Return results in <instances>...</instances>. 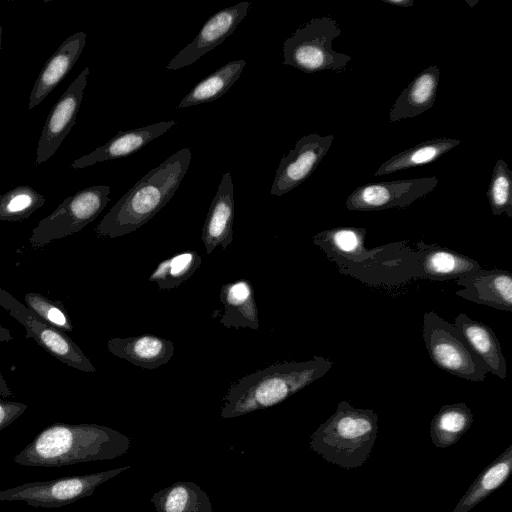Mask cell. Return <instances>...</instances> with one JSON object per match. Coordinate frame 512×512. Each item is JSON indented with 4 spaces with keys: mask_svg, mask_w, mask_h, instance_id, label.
I'll return each mask as SVG.
<instances>
[{
    "mask_svg": "<svg viewBox=\"0 0 512 512\" xmlns=\"http://www.w3.org/2000/svg\"><path fill=\"white\" fill-rule=\"evenodd\" d=\"M131 439L99 424L54 423L42 430L15 457L14 462L32 467H60L124 455Z\"/></svg>",
    "mask_w": 512,
    "mask_h": 512,
    "instance_id": "1",
    "label": "cell"
},
{
    "mask_svg": "<svg viewBox=\"0 0 512 512\" xmlns=\"http://www.w3.org/2000/svg\"><path fill=\"white\" fill-rule=\"evenodd\" d=\"M190 161V149L182 148L151 169L108 211L96 226V234L116 238L146 224L171 200Z\"/></svg>",
    "mask_w": 512,
    "mask_h": 512,
    "instance_id": "2",
    "label": "cell"
},
{
    "mask_svg": "<svg viewBox=\"0 0 512 512\" xmlns=\"http://www.w3.org/2000/svg\"><path fill=\"white\" fill-rule=\"evenodd\" d=\"M334 363L314 356L308 361L274 363L231 384L223 398L225 419L272 407L323 377Z\"/></svg>",
    "mask_w": 512,
    "mask_h": 512,
    "instance_id": "3",
    "label": "cell"
},
{
    "mask_svg": "<svg viewBox=\"0 0 512 512\" xmlns=\"http://www.w3.org/2000/svg\"><path fill=\"white\" fill-rule=\"evenodd\" d=\"M378 433V416L343 400L310 437V448L326 461L345 469L362 466Z\"/></svg>",
    "mask_w": 512,
    "mask_h": 512,
    "instance_id": "4",
    "label": "cell"
},
{
    "mask_svg": "<svg viewBox=\"0 0 512 512\" xmlns=\"http://www.w3.org/2000/svg\"><path fill=\"white\" fill-rule=\"evenodd\" d=\"M340 34L341 29L333 18L311 19L284 41L283 63L305 73L344 72L352 57L333 50L332 42Z\"/></svg>",
    "mask_w": 512,
    "mask_h": 512,
    "instance_id": "5",
    "label": "cell"
},
{
    "mask_svg": "<svg viewBox=\"0 0 512 512\" xmlns=\"http://www.w3.org/2000/svg\"><path fill=\"white\" fill-rule=\"evenodd\" d=\"M422 334L429 357L438 368L465 380H485L487 368L454 324L429 311L423 316Z\"/></svg>",
    "mask_w": 512,
    "mask_h": 512,
    "instance_id": "6",
    "label": "cell"
},
{
    "mask_svg": "<svg viewBox=\"0 0 512 512\" xmlns=\"http://www.w3.org/2000/svg\"><path fill=\"white\" fill-rule=\"evenodd\" d=\"M110 187L94 185L64 199L32 230L29 244L42 248L53 240L79 232L94 221L109 202Z\"/></svg>",
    "mask_w": 512,
    "mask_h": 512,
    "instance_id": "7",
    "label": "cell"
},
{
    "mask_svg": "<svg viewBox=\"0 0 512 512\" xmlns=\"http://www.w3.org/2000/svg\"><path fill=\"white\" fill-rule=\"evenodd\" d=\"M119 467L85 475L36 481L0 491V501H23L34 507L58 508L90 496L102 483L130 469Z\"/></svg>",
    "mask_w": 512,
    "mask_h": 512,
    "instance_id": "8",
    "label": "cell"
},
{
    "mask_svg": "<svg viewBox=\"0 0 512 512\" xmlns=\"http://www.w3.org/2000/svg\"><path fill=\"white\" fill-rule=\"evenodd\" d=\"M0 306L25 328V337L33 338L47 353L69 367L83 372L96 371L82 349L66 333L34 314L1 287Z\"/></svg>",
    "mask_w": 512,
    "mask_h": 512,
    "instance_id": "9",
    "label": "cell"
},
{
    "mask_svg": "<svg viewBox=\"0 0 512 512\" xmlns=\"http://www.w3.org/2000/svg\"><path fill=\"white\" fill-rule=\"evenodd\" d=\"M438 185L435 176L367 183L358 186L347 198L350 211H381L406 208L425 197Z\"/></svg>",
    "mask_w": 512,
    "mask_h": 512,
    "instance_id": "10",
    "label": "cell"
},
{
    "mask_svg": "<svg viewBox=\"0 0 512 512\" xmlns=\"http://www.w3.org/2000/svg\"><path fill=\"white\" fill-rule=\"evenodd\" d=\"M334 140V135L311 133L297 140L280 160L271 194L282 196L302 184L318 167Z\"/></svg>",
    "mask_w": 512,
    "mask_h": 512,
    "instance_id": "11",
    "label": "cell"
},
{
    "mask_svg": "<svg viewBox=\"0 0 512 512\" xmlns=\"http://www.w3.org/2000/svg\"><path fill=\"white\" fill-rule=\"evenodd\" d=\"M88 75L89 67H86L50 110L38 141L36 165L44 163L55 154L75 125Z\"/></svg>",
    "mask_w": 512,
    "mask_h": 512,
    "instance_id": "12",
    "label": "cell"
},
{
    "mask_svg": "<svg viewBox=\"0 0 512 512\" xmlns=\"http://www.w3.org/2000/svg\"><path fill=\"white\" fill-rule=\"evenodd\" d=\"M250 6V2L243 1L213 14L193 41L169 61L166 69L174 71L189 66L221 44L236 30L247 15Z\"/></svg>",
    "mask_w": 512,
    "mask_h": 512,
    "instance_id": "13",
    "label": "cell"
},
{
    "mask_svg": "<svg viewBox=\"0 0 512 512\" xmlns=\"http://www.w3.org/2000/svg\"><path fill=\"white\" fill-rule=\"evenodd\" d=\"M462 288L456 295L495 309L512 312V274L507 270L480 268L455 279Z\"/></svg>",
    "mask_w": 512,
    "mask_h": 512,
    "instance_id": "14",
    "label": "cell"
},
{
    "mask_svg": "<svg viewBox=\"0 0 512 512\" xmlns=\"http://www.w3.org/2000/svg\"><path fill=\"white\" fill-rule=\"evenodd\" d=\"M234 216V189L231 173L228 171L222 176L202 228L201 239L207 254L212 253L219 245L226 249L231 244Z\"/></svg>",
    "mask_w": 512,
    "mask_h": 512,
    "instance_id": "15",
    "label": "cell"
},
{
    "mask_svg": "<svg viewBox=\"0 0 512 512\" xmlns=\"http://www.w3.org/2000/svg\"><path fill=\"white\" fill-rule=\"evenodd\" d=\"M176 124L174 120L161 121L148 126L118 132L107 143L72 162L75 169L99 162L126 157L164 134Z\"/></svg>",
    "mask_w": 512,
    "mask_h": 512,
    "instance_id": "16",
    "label": "cell"
},
{
    "mask_svg": "<svg viewBox=\"0 0 512 512\" xmlns=\"http://www.w3.org/2000/svg\"><path fill=\"white\" fill-rule=\"evenodd\" d=\"M86 44V33L76 32L66 38L45 62L32 88L28 108L39 105L71 71Z\"/></svg>",
    "mask_w": 512,
    "mask_h": 512,
    "instance_id": "17",
    "label": "cell"
},
{
    "mask_svg": "<svg viewBox=\"0 0 512 512\" xmlns=\"http://www.w3.org/2000/svg\"><path fill=\"white\" fill-rule=\"evenodd\" d=\"M416 247L419 275L426 279L436 281L457 279L481 268L476 260L437 244L419 241Z\"/></svg>",
    "mask_w": 512,
    "mask_h": 512,
    "instance_id": "18",
    "label": "cell"
},
{
    "mask_svg": "<svg viewBox=\"0 0 512 512\" xmlns=\"http://www.w3.org/2000/svg\"><path fill=\"white\" fill-rule=\"evenodd\" d=\"M108 351L114 356L145 369H156L173 356L172 341L159 336L144 334L126 338H111Z\"/></svg>",
    "mask_w": 512,
    "mask_h": 512,
    "instance_id": "19",
    "label": "cell"
},
{
    "mask_svg": "<svg viewBox=\"0 0 512 512\" xmlns=\"http://www.w3.org/2000/svg\"><path fill=\"white\" fill-rule=\"evenodd\" d=\"M454 325L473 352L484 363L488 373L505 380L507 364L494 331L489 326L471 319L465 313L456 316Z\"/></svg>",
    "mask_w": 512,
    "mask_h": 512,
    "instance_id": "20",
    "label": "cell"
},
{
    "mask_svg": "<svg viewBox=\"0 0 512 512\" xmlns=\"http://www.w3.org/2000/svg\"><path fill=\"white\" fill-rule=\"evenodd\" d=\"M439 78L437 65H431L417 74L390 109L389 121L413 118L429 110L435 103Z\"/></svg>",
    "mask_w": 512,
    "mask_h": 512,
    "instance_id": "21",
    "label": "cell"
},
{
    "mask_svg": "<svg viewBox=\"0 0 512 512\" xmlns=\"http://www.w3.org/2000/svg\"><path fill=\"white\" fill-rule=\"evenodd\" d=\"M220 301L224 307L220 324L227 328H259L254 289L248 280L240 279L222 285Z\"/></svg>",
    "mask_w": 512,
    "mask_h": 512,
    "instance_id": "22",
    "label": "cell"
},
{
    "mask_svg": "<svg viewBox=\"0 0 512 512\" xmlns=\"http://www.w3.org/2000/svg\"><path fill=\"white\" fill-rule=\"evenodd\" d=\"M150 501L158 512H213L207 493L191 481H178L161 489Z\"/></svg>",
    "mask_w": 512,
    "mask_h": 512,
    "instance_id": "23",
    "label": "cell"
},
{
    "mask_svg": "<svg viewBox=\"0 0 512 512\" xmlns=\"http://www.w3.org/2000/svg\"><path fill=\"white\" fill-rule=\"evenodd\" d=\"M512 470V445L487 466L470 485L452 512H468L498 489Z\"/></svg>",
    "mask_w": 512,
    "mask_h": 512,
    "instance_id": "24",
    "label": "cell"
},
{
    "mask_svg": "<svg viewBox=\"0 0 512 512\" xmlns=\"http://www.w3.org/2000/svg\"><path fill=\"white\" fill-rule=\"evenodd\" d=\"M459 144L460 140L447 137L418 143L384 161L374 173V176H384L433 162Z\"/></svg>",
    "mask_w": 512,
    "mask_h": 512,
    "instance_id": "25",
    "label": "cell"
},
{
    "mask_svg": "<svg viewBox=\"0 0 512 512\" xmlns=\"http://www.w3.org/2000/svg\"><path fill=\"white\" fill-rule=\"evenodd\" d=\"M473 419L471 409L464 402L442 406L431 421L432 443L437 448L455 444L471 427Z\"/></svg>",
    "mask_w": 512,
    "mask_h": 512,
    "instance_id": "26",
    "label": "cell"
},
{
    "mask_svg": "<svg viewBox=\"0 0 512 512\" xmlns=\"http://www.w3.org/2000/svg\"><path fill=\"white\" fill-rule=\"evenodd\" d=\"M245 65V60H235L223 65L198 82L177 108L206 104L220 98L238 80Z\"/></svg>",
    "mask_w": 512,
    "mask_h": 512,
    "instance_id": "27",
    "label": "cell"
},
{
    "mask_svg": "<svg viewBox=\"0 0 512 512\" xmlns=\"http://www.w3.org/2000/svg\"><path fill=\"white\" fill-rule=\"evenodd\" d=\"M201 256L192 250L184 251L160 262L148 277L160 289L171 290L188 280L201 265Z\"/></svg>",
    "mask_w": 512,
    "mask_h": 512,
    "instance_id": "28",
    "label": "cell"
},
{
    "mask_svg": "<svg viewBox=\"0 0 512 512\" xmlns=\"http://www.w3.org/2000/svg\"><path fill=\"white\" fill-rule=\"evenodd\" d=\"M45 198L30 186L20 185L0 194V220L23 221L45 203Z\"/></svg>",
    "mask_w": 512,
    "mask_h": 512,
    "instance_id": "29",
    "label": "cell"
},
{
    "mask_svg": "<svg viewBox=\"0 0 512 512\" xmlns=\"http://www.w3.org/2000/svg\"><path fill=\"white\" fill-rule=\"evenodd\" d=\"M487 198L494 215L512 218V171L503 159L497 160L493 168Z\"/></svg>",
    "mask_w": 512,
    "mask_h": 512,
    "instance_id": "30",
    "label": "cell"
},
{
    "mask_svg": "<svg viewBox=\"0 0 512 512\" xmlns=\"http://www.w3.org/2000/svg\"><path fill=\"white\" fill-rule=\"evenodd\" d=\"M24 301L34 314L58 330L64 333L73 330L70 317L60 301L51 300L37 292L25 294Z\"/></svg>",
    "mask_w": 512,
    "mask_h": 512,
    "instance_id": "31",
    "label": "cell"
},
{
    "mask_svg": "<svg viewBox=\"0 0 512 512\" xmlns=\"http://www.w3.org/2000/svg\"><path fill=\"white\" fill-rule=\"evenodd\" d=\"M26 409L24 403L0 400V431L19 418Z\"/></svg>",
    "mask_w": 512,
    "mask_h": 512,
    "instance_id": "32",
    "label": "cell"
},
{
    "mask_svg": "<svg viewBox=\"0 0 512 512\" xmlns=\"http://www.w3.org/2000/svg\"><path fill=\"white\" fill-rule=\"evenodd\" d=\"M12 391L10 387L8 386L5 378L3 377L2 373L0 372V396L8 397L12 396Z\"/></svg>",
    "mask_w": 512,
    "mask_h": 512,
    "instance_id": "33",
    "label": "cell"
},
{
    "mask_svg": "<svg viewBox=\"0 0 512 512\" xmlns=\"http://www.w3.org/2000/svg\"><path fill=\"white\" fill-rule=\"evenodd\" d=\"M381 1L384 3L390 4V5L403 7V8H408V7H411L414 5L413 0H381Z\"/></svg>",
    "mask_w": 512,
    "mask_h": 512,
    "instance_id": "34",
    "label": "cell"
},
{
    "mask_svg": "<svg viewBox=\"0 0 512 512\" xmlns=\"http://www.w3.org/2000/svg\"><path fill=\"white\" fill-rule=\"evenodd\" d=\"M12 339L10 331L0 324V342H8Z\"/></svg>",
    "mask_w": 512,
    "mask_h": 512,
    "instance_id": "35",
    "label": "cell"
},
{
    "mask_svg": "<svg viewBox=\"0 0 512 512\" xmlns=\"http://www.w3.org/2000/svg\"><path fill=\"white\" fill-rule=\"evenodd\" d=\"M1 36H2V27H1V24H0V50H1V40H2Z\"/></svg>",
    "mask_w": 512,
    "mask_h": 512,
    "instance_id": "36",
    "label": "cell"
}]
</instances>
